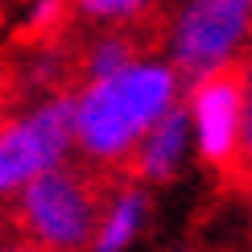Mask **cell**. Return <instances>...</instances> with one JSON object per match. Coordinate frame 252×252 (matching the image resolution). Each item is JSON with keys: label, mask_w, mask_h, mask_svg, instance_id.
Returning a JSON list of instances; mask_svg holds the SVG:
<instances>
[{"label": "cell", "mask_w": 252, "mask_h": 252, "mask_svg": "<svg viewBox=\"0 0 252 252\" xmlns=\"http://www.w3.org/2000/svg\"><path fill=\"white\" fill-rule=\"evenodd\" d=\"M182 91V70L170 58L136 54L124 70L103 79H87L75 91V141L79 157L91 165H120L132 161V149L174 108Z\"/></svg>", "instance_id": "1"}, {"label": "cell", "mask_w": 252, "mask_h": 252, "mask_svg": "<svg viewBox=\"0 0 252 252\" xmlns=\"http://www.w3.org/2000/svg\"><path fill=\"white\" fill-rule=\"evenodd\" d=\"M13 198V219L17 227L46 252H79L91 248L99 223V198L91 190V182L66 165L37 174L33 182H25Z\"/></svg>", "instance_id": "2"}, {"label": "cell", "mask_w": 252, "mask_h": 252, "mask_svg": "<svg viewBox=\"0 0 252 252\" xmlns=\"http://www.w3.org/2000/svg\"><path fill=\"white\" fill-rule=\"evenodd\" d=\"M252 37V0H186L165 29V58L182 79L232 70Z\"/></svg>", "instance_id": "3"}, {"label": "cell", "mask_w": 252, "mask_h": 252, "mask_svg": "<svg viewBox=\"0 0 252 252\" xmlns=\"http://www.w3.org/2000/svg\"><path fill=\"white\" fill-rule=\"evenodd\" d=\"M75 149V95H41L0 128V190L17 194L37 174L66 165Z\"/></svg>", "instance_id": "4"}, {"label": "cell", "mask_w": 252, "mask_h": 252, "mask_svg": "<svg viewBox=\"0 0 252 252\" xmlns=\"http://www.w3.org/2000/svg\"><path fill=\"white\" fill-rule=\"evenodd\" d=\"M186 112L194 124V149L207 165L240 161L244 145V75L219 70V75L194 79L186 91Z\"/></svg>", "instance_id": "5"}, {"label": "cell", "mask_w": 252, "mask_h": 252, "mask_svg": "<svg viewBox=\"0 0 252 252\" xmlns=\"http://www.w3.org/2000/svg\"><path fill=\"white\" fill-rule=\"evenodd\" d=\"M194 149V124H190V112L186 103H174L161 120L149 124V132L141 136V145L132 149V170L141 182H170V178L182 174V165L190 161Z\"/></svg>", "instance_id": "6"}, {"label": "cell", "mask_w": 252, "mask_h": 252, "mask_svg": "<svg viewBox=\"0 0 252 252\" xmlns=\"http://www.w3.org/2000/svg\"><path fill=\"white\" fill-rule=\"evenodd\" d=\"M145 219H149V198L141 186H120L103 198L99 207V223H95V252H128L136 244V236L145 232Z\"/></svg>", "instance_id": "7"}, {"label": "cell", "mask_w": 252, "mask_h": 252, "mask_svg": "<svg viewBox=\"0 0 252 252\" xmlns=\"http://www.w3.org/2000/svg\"><path fill=\"white\" fill-rule=\"evenodd\" d=\"M132 58H136V50H132V41L124 33H103V37H95L83 50V75L87 79L116 75V70H124Z\"/></svg>", "instance_id": "8"}, {"label": "cell", "mask_w": 252, "mask_h": 252, "mask_svg": "<svg viewBox=\"0 0 252 252\" xmlns=\"http://www.w3.org/2000/svg\"><path fill=\"white\" fill-rule=\"evenodd\" d=\"M79 17L95 21V25H128L141 21L153 8V0H75Z\"/></svg>", "instance_id": "9"}, {"label": "cell", "mask_w": 252, "mask_h": 252, "mask_svg": "<svg viewBox=\"0 0 252 252\" xmlns=\"http://www.w3.org/2000/svg\"><path fill=\"white\" fill-rule=\"evenodd\" d=\"M58 13H62V0H29L25 29H29V33H46V29L58 21Z\"/></svg>", "instance_id": "10"}, {"label": "cell", "mask_w": 252, "mask_h": 252, "mask_svg": "<svg viewBox=\"0 0 252 252\" xmlns=\"http://www.w3.org/2000/svg\"><path fill=\"white\" fill-rule=\"evenodd\" d=\"M240 161L252 170V66L244 70V145H240Z\"/></svg>", "instance_id": "11"}]
</instances>
